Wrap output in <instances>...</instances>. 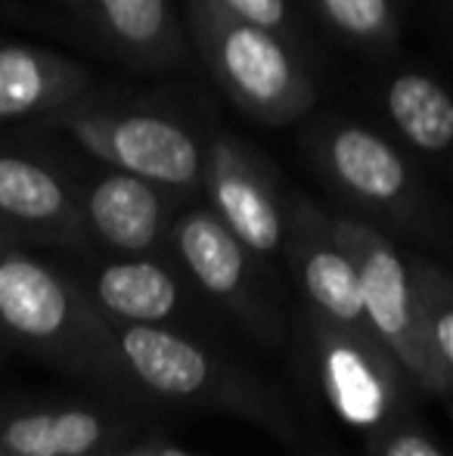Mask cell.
Returning a JSON list of instances; mask_svg holds the SVG:
<instances>
[{
	"label": "cell",
	"mask_w": 453,
	"mask_h": 456,
	"mask_svg": "<svg viewBox=\"0 0 453 456\" xmlns=\"http://www.w3.org/2000/svg\"><path fill=\"white\" fill-rule=\"evenodd\" d=\"M308 150L336 196L432 246L453 248V221L417 165L379 131L348 118H327L311 131Z\"/></svg>",
	"instance_id": "obj_1"
},
{
	"label": "cell",
	"mask_w": 453,
	"mask_h": 456,
	"mask_svg": "<svg viewBox=\"0 0 453 456\" xmlns=\"http://www.w3.org/2000/svg\"><path fill=\"white\" fill-rule=\"evenodd\" d=\"M187 31L221 91L255 121L286 127L314 109V78L277 31L230 16L214 0H187Z\"/></svg>",
	"instance_id": "obj_2"
},
{
	"label": "cell",
	"mask_w": 453,
	"mask_h": 456,
	"mask_svg": "<svg viewBox=\"0 0 453 456\" xmlns=\"http://www.w3.org/2000/svg\"><path fill=\"white\" fill-rule=\"evenodd\" d=\"M44 125L60 127L109 168L137 175L171 192L202 190L208 146L181 118L152 109L72 102Z\"/></svg>",
	"instance_id": "obj_3"
},
{
	"label": "cell",
	"mask_w": 453,
	"mask_h": 456,
	"mask_svg": "<svg viewBox=\"0 0 453 456\" xmlns=\"http://www.w3.org/2000/svg\"><path fill=\"white\" fill-rule=\"evenodd\" d=\"M308 348L323 397L348 428L373 438L407 416L419 385L373 330L308 311Z\"/></svg>",
	"instance_id": "obj_4"
},
{
	"label": "cell",
	"mask_w": 453,
	"mask_h": 456,
	"mask_svg": "<svg viewBox=\"0 0 453 456\" xmlns=\"http://www.w3.org/2000/svg\"><path fill=\"white\" fill-rule=\"evenodd\" d=\"M333 227L339 233L342 246L354 258L369 330L404 363V370L413 376L419 391L444 401L448 382L438 372L429 354V345H425L410 258H404L398 246L367 217L333 215Z\"/></svg>",
	"instance_id": "obj_5"
},
{
	"label": "cell",
	"mask_w": 453,
	"mask_h": 456,
	"mask_svg": "<svg viewBox=\"0 0 453 456\" xmlns=\"http://www.w3.org/2000/svg\"><path fill=\"white\" fill-rule=\"evenodd\" d=\"M112 345L125 370L152 395L246 410V416L261 419L258 401L193 338L162 323H112Z\"/></svg>",
	"instance_id": "obj_6"
},
{
	"label": "cell",
	"mask_w": 453,
	"mask_h": 456,
	"mask_svg": "<svg viewBox=\"0 0 453 456\" xmlns=\"http://www.w3.org/2000/svg\"><path fill=\"white\" fill-rule=\"evenodd\" d=\"M202 192L208 208L239 236L255 258H273L286 246V205L271 165L239 137L208 143Z\"/></svg>",
	"instance_id": "obj_7"
},
{
	"label": "cell",
	"mask_w": 453,
	"mask_h": 456,
	"mask_svg": "<svg viewBox=\"0 0 453 456\" xmlns=\"http://www.w3.org/2000/svg\"><path fill=\"white\" fill-rule=\"evenodd\" d=\"M106 326L53 267L16 248L0 255V330L41 348H75Z\"/></svg>",
	"instance_id": "obj_8"
},
{
	"label": "cell",
	"mask_w": 453,
	"mask_h": 456,
	"mask_svg": "<svg viewBox=\"0 0 453 456\" xmlns=\"http://www.w3.org/2000/svg\"><path fill=\"white\" fill-rule=\"evenodd\" d=\"M286 255L311 314L342 326L369 330L363 311L360 276L354 258L342 246L333 227V215L317 208L311 199L295 196L286 205Z\"/></svg>",
	"instance_id": "obj_9"
},
{
	"label": "cell",
	"mask_w": 453,
	"mask_h": 456,
	"mask_svg": "<svg viewBox=\"0 0 453 456\" xmlns=\"http://www.w3.org/2000/svg\"><path fill=\"white\" fill-rule=\"evenodd\" d=\"M0 224L47 242H78L87 233L81 196L66 177L6 143H0Z\"/></svg>",
	"instance_id": "obj_10"
},
{
	"label": "cell",
	"mask_w": 453,
	"mask_h": 456,
	"mask_svg": "<svg viewBox=\"0 0 453 456\" xmlns=\"http://www.w3.org/2000/svg\"><path fill=\"white\" fill-rule=\"evenodd\" d=\"M171 246H174L183 271L212 298L224 301L242 320L264 330L261 326L264 314L258 307V295H255L252 282L255 255L212 208H190L181 217H174Z\"/></svg>",
	"instance_id": "obj_11"
},
{
	"label": "cell",
	"mask_w": 453,
	"mask_h": 456,
	"mask_svg": "<svg viewBox=\"0 0 453 456\" xmlns=\"http://www.w3.org/2000/svg\"><path fill=\"white\" fill-rule=\"evenodd\" d=\"M171 199L174 192L112 168L97 177L81 196L87 233L121 255H152L171 236Z\"/></svg>",
	"instance_id": "obj_12"
},
{
	"label": "cell",
	"mask_w": 453,
	"mask_h": 456,
	"mask_svg": "<svg viewBox=\"0 0 453 456\" xmlns=\"http://www.w3.org/2000/svg\"><path fill=\"white\" fill-rule=\"evenodd\" d=\"M60 4L131 66L171 69L187 60V31L171 0H60Z\"/></svg>",
	"instance_id": "obj_13"
},
{
	"label": "cell",
	"mask_w": 453,
	"mask_h": 456,
	"mask_svg": "<svg viewBox=\"0 0 453 456\" xmlns=\"http://www.w3.org/2000/svg\"><path fill=\"white\" fill-rule=\"evenodd\" d=\"M91 72L81 62L35 44H0V125L41 118L85 96Z\"/></svg>",
	"instance_id": "obj_14"
},
{
	"label": "cell",
	"mask_w": 453,
	"mask_h": 456,
	"mask_svg": "<svg viewBox=\"0 0 453 456\" xmlns=\"http://www.w3.org/2000/svg\"><path fill=\"white\" fill-rule=\"evenodd\" d=\"M382 106L413 152L429 159L453 156V94L435 75L404 69L385 85Z\"/></svg>",
	"instance_id": "obj_15"
},
{
	"label": "cell",
	"mask_w": 453,
	"mask_h": 456,
	"mask_svg": "<svg viewBox=\"0 0 453 456\" xmlns=\"http://www.w3.org/2000/svg\"><path fill=\"white\" fill-rule=\"evenodd\" d=\"M93 295L112 323H165L181 305V282L150 255H127L97 273Z\"/></svg>",
	"instance_id": "obj_16"
},
{
	"label": "cell",
	"mask_w": 453,
	"mask_h": 456,
	"mask_svg": "<svg viewBox=\"0 0 453 456\" xmlns=\"http://www.w3.org/2000/svg\"><path fill=\"white\" fill-rule=\"evenodd\" d=\"M103 441V419L81 407L22 413L0 426V451L12 456H91Z\"/></svg>",
	"instance_id": "obj_17"
},
{
	"label": "cell",
	"mask_w": 453,
	"mask_h": 456,
	"mask_svg": "<svg viewBox=\"0 0 453 456\" xmlns=\"http://www.w3.org/2000/svg\"><path fill=\"white\" fill-rule=\"evenodd\" d=\"M413 282L419 298V320L429 354L438 372L448 382V397L453 395V273L429 258H410Z\"/></svg>",
	"instance_id": "obj_18"
},
{
	"label": "cell",
	"mask_w": 453,
	"mask_h": 456,
	"mask_svg": "<svg viewBox=\"0 0 453 456\" xmlns=\"http://www.w3.org/2000/svg\"><path fill=\"white\" fill-rule=\"evenodd\" d=\"M329 31L363 50H392L400 37V0H304Z\"/></svg>",
	"instance_id": "obj_19"
},
{
	"label": "cell",
	"mask_w": 453,
	"mask_h": 456,
	"mask_svg": "<svg viewBox=\"0 0 453 456\" xmlns=\"http://www.w3.org/2000/svg\"><path fill=\"white\" fill-rule=\"evenodd\" d=\"M369 456H448L423 426L404 416L369 438Z\"/></svg>",
	"instance_id": "obj_20"
},
{
	"label": "cell",
	"mask_w": 453,
	"mask_h": 456,
	"mask_svg": "<svg viewBox=\"0 0 453 456\" xmlns=\"http://www.w3.org/2000/svg\"><path fill=\"white\" fill-rule=\"evenodd\" d=\"M221 10H227L230 16L246 19L252 25H261L267 31H277L279 37L295 44L298 28H295V16H292V4L289 0H214Z\"/></svg>",
	"instance_id": "obj_21"
},
{
	"label": "cell",
	"mask_w": 453,
	"mask_h": 456,
	"mask_svg": "<svg viewBox=\"0 0 453 456\" xmlns=\"http://www.w3.org/2000/svg\"><path fill=\"white\" fill-rule=\"evenodd\" d=\"M131 456H196V453H187V451H181V447H171V444H146V447L131 451Z\"/></svg>",
	"instance_id": "obj_22"
},
{
	"label": "cell",
	"mask_w": 453,
	"mask_h": 456,
	"mask_svg": "<svg viewBox=\"0 0 453 456\" xmlns=\"http://www.w3.org/2000/svg\"><path fill=\"white\" fill-rule=\"evenodd\" d=\"M444 407H448V413H450V422H453V395H450V397H444Z\"/></svg>",
	"instance_id": "obj_23"
},
{
	"label": "cell",
	"mask_w": 453,
	"mask_h": 456,
	"mask_svg": "<svg viewBox=\"0 0 453 456\" xmlns=\"http://www.w3.org/2000/svg\"><path fill=\"white\" fill-rule=\"evenodd\" d=\"M6 252V246H4V240H0V255H4Z\"/></svg>",
	"instance_id": "obj_24"
},
{
	"label": "cell",
	"mask_w": 453,
	"mask_h": 456,
	"mask_svg": "<svg viewBox=\"0 0 453 456\" xmlns=\"http://www.w3.org/2000/svg\"><path fill=\"white\" fill-rule=\"evenodd\" d=\"M0 456H12V453H6V451H0Z\"/></svg>",
	"instance_id": "obj_25"
},
{
	"label": "cell",
	"mask_w": 453,
	"mask_h": 456,
	"mask_svg": "<svg viewBox=\"0 0 453 456\" xmlns=\"http://www.w3.org/2000/svg\"><path fill=\"white\" fill-rule=\"evenodd\" d=\"M121 456H131V453H121Z\"/></svg>",
	"instance_id": "obj_26"
}]
</instances>
